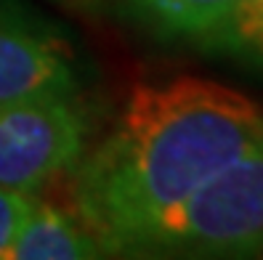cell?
Wrapping results in <instances>:
<instances>
[{
  "mask_svg": "<svg viewBox=\"0 0 263 260\" xmlns=\"http://www.w3.org/2000/svg\"><path fill=\"white\" fill-rule=\"evenodd\" d=\"M263 138V109L202 77L138 83L74 183L80 221L125 255L165 215Z\"/></svg>",
  "mask_w": 263,
  "mask_h": 260,
  "instance_id": "1",
  "label": "cell"
},
{
  "mask_svg": "<svg viewBox=\"0 0 263 260\" xmlns=\"http://www.w3.org/2000/svg\"><path fill=\"white\" fill-rule=\"evenodd\" d=\"M125 255L260 257L263 138L130 244Z\"/></svg>",
  "mask_w": 263,
  "mask_h": 260,
  "instance_id": "2",
  "label": "cell"
},
{
  "mask_svg": "<svg viewBox=\"0 0 263 260\" xmlns=\"http://www.w3.org/2000/svg\"><path fill=\"white\" fill-rule=\"evenodd\" d=\"M85 122L67 96L0 106V186L35 191L83 154Z\"/></svg>",
  "mask_w": 263,
  "mask_h": 260,
  "instance_id": "3",
  "label": "cell"
},
{
  "mask_svg": "<svg viewBox=\"0 0 263 260\" xmlns=\"http://www.w3.org/2000/svg\"><path fill=\"white\" fill-rule=\"evenodd\" d=\"M72 90L74 72L67 51L24 22L0 16V106Z\"/></svg>",
  "mask_w": 263,
  "mask_h": 260,
  "instance_id": "4",
  "label": "cell"
},
{
  "mask_svg": "<svg viewBox=\"0 0 263 260\" xmlns=\"http://www.w3.org/2000/svg\"><path fill=\"white\" fill-rule=\"evenodd\" d=\"M104 247L93 231L77 223L72 215L51 205L32 207L22 231L6 250V260H88L101 257Z\"/></svg>",
  "mask_w": 263,
  "mask_h": 260,
  "instance_id": "5",
  "label": "cell"
},
{
  "mask_svg": "<svg viewBox=\"0 0 263 260\" xmlns=\"http://www.w3.org/2000/svg\"><path fill=\"white\" fill-rule=\"evenodd\" d=\"M130 8L167 37H213L237 0H128Z\"/></svg>",
  "mask_w": 263,
  "mask_h": 260,
  "instance_id": "6",
  "label": "cell"
},
{
  "mask_svg": "<svg viewBox=\"0 0 263 260\" xmlns=\"http://www.w3.org/2000/svg\"><path fill=\"white\" fill-rule=\"evenodd\" d=\"M210 40L221 51L263 69V0H237Z\"/></svg>",
  "mask_w": 263,
  "mask_h": 260,
  "instance_id": "7",
  "label": "cell"
},
{
  "mask_svg": "<svg viewBox=\"0 0 263 260\" xmlns=\"http://www.w3.org/2000/svg\"><path fill=\"white\" fill-rule=\"evenodd\" d=\"M32 207H35V199L29 196V191L0 186V260H3L6 250L13 244L16 234L22 231Z\"/></svg>",
  "mask_w": 263,
  "mask_h": 260,
  "instance_id": "8",
  "label": "cell"
}]
</instances>
